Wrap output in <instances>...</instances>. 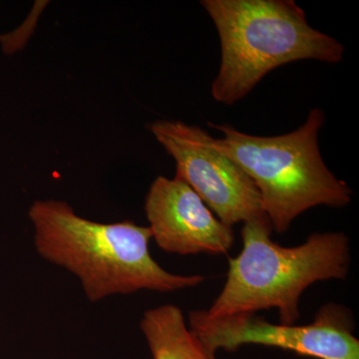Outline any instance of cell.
Segmentation results:
<instances>
[{"instance_id": "6da1fadb", "label": "cell", "mask_w": 359, "mask_h": 359, "mask_svg": "<svg viewBox=\"0 0 359 359\" xmlns=\"http://www.w3.org/2000/svg\"><path fill=\"white\" fill-rule=\"evenodd\" d=\"M28 216L37 252L76 276L89 302L141 290L173 292L205 280L203 276L174 275L163 269L151 256L149 226L128 219L97 223L57 200L35 201Z\"/></svg>"}, {"instance_id": "7a4b0ae2", "label": "cell", "mask_w": 359, "mask_h": 359, "mask_svg": "<svg viewBox=\"0 0 359 359\" xmlns=\"http://www.w3.org/2000/svg\"><path fill=\"white\" fill-rule=\"evenodd\" d=\"M221 42V65L212 83L217 102L233 105L271 70L294 61L339 63L344 47L311 27L292 0H204Z\"/></svg>"}, {"instance_id": "3957f363", "label": "cell", "mask_w": 359, "mask_h": 359, "mask_svg": "<svg viewBox=\"0 0 359 359\" xmlns=\"http://www.w3.org/2000/svg\"><path fill=\"white\" fill-rule=\"evenodd\" d=\"M268 216L244 223L243 250L229 262L221 294L205 311L210 318L278 309L282 325L299 320V299L316 282L346 278L348 238L342 233L309 236L304 244L282 247L271 240Z\"/></svg>"}, {"instance_id": "277c9868", "label": "cell", "mask_w": 359, "mask_h": 359, "mask_svg": "<svg viewBox=\"0 0 359 359\" xmlns=\"http://www.w3.org/2000/svg\"><path fill=\"white\" fill-rule=\"evenodd\" d=\"M323 123L325 114L318 108L309 112L299 129L280 136H254L230 125L209 123L224 135L212 137V146L254 182L276 233L289 230L294 219L311 208H342L351 203L353 191L328 170L321 157L318 132Z\"/></svg>"}, {"instance_id": "5b68a950", "label": "cell", "mask_w": 359, "mask_h": 359, "mask_svg": "<svg viewBox=\"0 0 359 359\" xmlns=\"http://www.w3.org/2000/svg\"><path fill=\"white\" fill-rule=\"evenodd\" d=\"M189 323L209 359H216L219 349L233 351L245 344L278 347L306 358L359 359L353 314L332 302L306 325H273L255 313L214 318L202 309L191 311Z\"/></svg>"}, {"instance_id": "8992f818", "label": "cell", "mask_w": 359, "mask_h": 359, "mask_svg": "<svg viewBox=\"0 0 359 359\" xmlns=\"http://www.w3.org/2000/svg\"><path fill=\"white\" fill-rule=\"evenodd\" d=\"M151 132L176 162V178L188 184L228 226L266 216L252 179L230 158L218 152L212 136L181 121H157Z\"/></svg>"}, {"instance_id": "52a82bcc", "label": "cell", "mask_w": 359, "mask_h": 359, "mask_svg": "<svg viewBox=\"0 0 359 359\" xmlns=\"http://www.w3.org/2000/svg\"><path fill=\"white\" fill-rule=\"evenodd\" d=\"M145 212L152 238L171 254H226L233 244L231 226L215 217L188 184L158 177L149 189Z\"/></svg>"}, {"instance_id": "ba28073f", "label": "cell", "mask_w": 359, "mask_h": 359, "mask_svg": "<svg viewBox=\"0 0 359 359\" xmlns=\"http://www.w3.org/2000/svg\"><path fill=\"white\" fill-rule=\"evenodd\" d=\"M140 328L153 359H209L200 340L187 327L183 311L174 304L146 311Z\"/></svg>"}]
</instances>
